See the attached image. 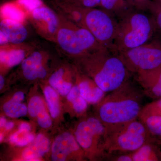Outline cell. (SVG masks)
<instances>
[{"instance_id":"52a82bcc","label":"cell","mask_w":161,"mask_h":161,"mask_svg":"<svg viewBox=\"0 0 161 161\" xmlns=\"http://www.w3.org/2000/svg\"><path fill=\"white\" fill-rule=\"evenodd\" d=\"M130 73L137 77L157 74L161 70V40L157 39L119 53Z\"/></svg>"},{"instance_id":"836d02e7","label":"cell","mask_w":161,"mask_h":161,"mask_svg":"<svg viewBox=\"0 0 161 161\" xmlns=\"http://www.w3.org/2000/svg\"><path fill=\"white\" fill-rule=\"evenodd\" d=\"M18 129L20 130H24V131H32V127L31 125L29 123L26 122H23L20 123L18 126Z\"/></svg>"},{"instance_id":"5bb4252c","label":"cell","mask_w":161,"mask_h":161,"mask_svg":"<svg viewBox=\"0 0 161 161\" xmlns=\"http://www.w3.org/2000/svg\"><path fill=\"white\" fill-rule=\"evenodd\" d=\"M1 75L5 76L13 68L20 65L25 58L35 50L30 43H8L0 46Z\"/></svg>"},{"instance_id":"e575fe53","label":"cell","mask_w":161,"mask_h":161,"mask_svg":"<svg viewBox=\"0 0 161 161\" xmlns=\"http://www.w3.org/2000/svg\"><path fill=\"white\" fill-rule=\"evenodd\" d=\"M6 86V79H5L4 75H0V91L2 92L5 88Z\"/></svg>"},{"instance_id":"8d00e7d4","label":"cell","mask_w":161,"mask_h":161,"mask_svg":"<svg viewBox=\"0 0 161 161\" xmlns=\"http://www.w3.org/2000/svg\"><path fill=\"white\" fill-rule=\"evenodd\" d=\"M154 1H157V2H160L161 0H154Z\"/></svg>"},{"instance_id":"277c9868","label":"cell","mask_w":161,"mask_h":161,"mask_svg":"<svg viewBox=\"0 0 161 161\" xmlns=\"http://www.w3.org/2000/svg\"><path fill=\"white\" fill-rule=\"evenodd\" d=\"M58 16L60 26L56 43L66 57L74 60L95 52L108 49L96 40L88 30Z\"/></svg>"},{"instance_id":"9a60e30c","label":"cell","mask_w":161,"mask_h":161,"mask_svg":"<svg viewBox=\"0 0 161 161\" xmlns=\"http://www.w3.org/2000/svg\"><path fill=\"white\" fill-rule=\"evenodd\" d=\"M47 109L53 122V131L54 133L59 130L64 120L65 114L63 97L44 80L39 82Z\"/></svg>"},{"instance_id":"4dcf8cb0","label":"cell","mask_w":161,"mask_h":161,"mask_svg":"<svg viewBox=\"0 0 161 161\" xmlns=\"http://www.w3.org/2000/svg\"><path fill=\"white\" fill-rule=\"evenodd\" d=\"M78 6L86 9L95 8L100 6L101 0H72Z\"/></svg>"},{"instance_id":"44dd1931","label":"cell","mask_w":161,"mask_h":161,"mask_svg":"<svg viewBox=\"0 0 161 161\" xmlns=\"http://www.w3.org/2000/svg\"><path fill=\"white\" fill-rule=\"evenodd\" d=\"M39 83H35L27 94V115L34 122L49 112L43 93L39 92Z\"/></svg>"},{"instance_id":"5b68a950","label":"cell","mask_w":161,"mask_h":161,"mask_svg":"<svg viewBox=\"0 0 161 161\" xmlns=\"http://www.w3.org/2000/svg\"><path fill=\"white\" fill-rule=\"evenodd\" d=\"M106 130L105 151L107 155L115 152H134L153 138L139 119Z\"/></svg>"},{"instance_id":"d590c367","label":"cell","mask_w":161,"mask_h":161,"mask_svg":"<svg viewBox=\"0 0 161 161\" xmlns=\"http://www.w3.org/2000/svg\"><path fill=\"white\" fill-rule=\"evenodd\" d=\"M7 121V119L5 117V115H3L2 116L1 115V118H0V127H1V129L3 128Z\"/></svg>"},{"instance_id":"cb8c5ba5","label":"cell","mask_w":161,"mask_h":161,"mask_svg":"<svg viewBox=\"0 0 161 161\" xmlns=\"http://www.w3.org/2000/svg\"><path fill=\"white\" fill-rule=\"evenodd\" d=\"M100 6L112 15L119 18L133 8L128 0H101Z\"/></svg>"},{"instance_id":"1f68e13d","label":"cell","mask_w":161,"mask_h":161,"mask_svg":"<svg viewBox=\"0 0 161 161\" xmlns=\"http://www.w3.org/2000/svg\"><path fill=\"white\" fill-rule=\"evenodd\" d=\"M133 7L140 10L149 9L152 1L151 0H128Z\"/></svg>"},{"instance_id":"ba28073f","label":"cell","mask_w":161,"mask_h":161,"mask_svg":"<svg viewBox=\"0 0 161 161\" xmlns=\"http://www.w3.org/2000/svg\"><path fill=\"white\" fill-rule=\"evenodd\" d=\"M113 16L104 9L93 8L85 9L83 17L84 27L104 47L112 51L117 26Z\"/></svg>"},{"instance_id":"603a6c76","label":"cell","mask_w":161,"mask_h":161,"mask_svg":"<svg viewBox=\"0 0 161 161\" xmlns=\"http://www.w3.org/2000/svg\"><path fill=\"white\" fill-rule=\"evenodd\" d=\"M27 17V13L16 1L8 2L1 6V19H7L24 23Z\"/></svg>"},{"instance_id":"d6a6232c","label":"cell","mask_w":161,"mask_h":161,"mask_svg":"<svg viewBox=\"0 0 161 161\" xmlns=\"http://www.w3.org/2000/svg\"><path fill=\"white\" fill-rule=\"evenodd\" d=\"M111 160L115 161H133L131 153H125L112 158Z\"/></svg>"},{"instance_id":"30bf717a","label":"cell","mask_w":161,"mask_h":161,"mask_svg":"<svg viewBox=\"0 0 161 161\" xmlns=\"http://www.w3.org/2000/svg\"><path fill=\"white\" fill-rule=\"evenodd\" d=\"M49 157L53 161L88 160L72 130L58 132L52 141Z\"/></svg>"},{"instance_id":"7c38bea8","label":"cell","mask_w":161,"mask_h":161,"mask_svg":"<svg viewBox=\"0 0 161 161\" xmlns=\"http://www.w3.org/2000/svg\"><path fill=\"white\" fill-rule=\"evenodd\" d=\"M76 72V67L73 63L53 61L49 75L44 81L64 97L75 84Z\"/></svg>"},{"instance_id":"83f0119b","label":"cell","mask_w":161,"mask_h":161,"mask_svg":"<svg viewBox=\"0 0 161 161\" xmlns=\"http://www.w3.org/2000/svg\"><path fill=\"white\" fill-rule=\"evenodd\" d=\"M149 9L153 15V19L155 24L156 31L161 33V1L151 2Z\"/></svg>"},{"instance_id":"8992f818","label":"cell","mask_w":161,"mask_h":161,"mask_svg":"<svg viewBox=\"0 0 161 161\" xmlns=\"http://www.w3.org/2000/svg\"><path fill=\"white\" fill-rule=\"evenodd\" d=\"M72 131L88 160L98 161L106 156L105 151L106 130L95 115L87 114L79 118Z\"/></svg>"},{"instance_id":"f546056e","label":"cell","mask_w":161,"mask_h":161,"mask_svg":"<svg viewBox=\"0 0 161 161\" xmlns=\"http://www.w3.org/2000/svg\"><path fill=\"white\" fill-rule=\"evenodd\" d=\"M16 1L26 11L27 14L43 4L42 0H16Z\"/></svg>"},{"instance_id":"4fadbf2b","label":"cell","mask_w":161,"mask_h":161,"mask_svg":"<svg viewBox=\"0 0 161 161\" xmlns=\"http://www.w3.org/2000/svg\"><path fill=\"white\" fill-rule=\"evenodd\" d=\"M52 141L45 132H39L34 140L26 147H15L8 153L13 161H42L50 152Z\"/></svg>"},{"instance_id":"9c48e42d","label":"cell","mask_w":161,"mask_h":161,"mask_svg":"<svg viewBox=\"0 0 161 161\" xmlns=\"http://www.w3.org/2000/svg\"><path fill=\"white\" fill-rule=\"evenodd\" d=\"M51 58L48 52L35 50L20 64L18 78L26 83L34 84L46 80L53 63Z\"/></svg>"},{"instance_id":"484cf974","label":"cell","mask_w":161,"mask_h":161,"mask_svg":"<svg viewBox=\"0 0 161 161\" xmlns=\"http://www.w3.org/2000/svg\"><path fill=\"white\" fill-rule=\"evenodd\" d=\"M140 84L144 89L145 95L158 99L161 98V70L158 75Z\"/></svg>"},{"instance_id":"8fae6325","label":"cell","mask_w":161,"mask_h":161,"mask_svg":"<svg viewBox=\"0 0 161 161\" xmlns=\"http://www.w3.org/2000/svg\"><path fill=\"white\" fill-rule=\"evenodd\" d=\"M27 19L40 36L56 43L60 19L54 10L43 3L28 14Z\"/></svg>"},{"instance_id":"7402d4cb","label":"cell","mask_w":161,"mask_h":161,"mask_svg":"<svg viewBox=\"0 0 161 161\" xmlns=\"http://www.w3.org/2000/svg\"><path fill=\"white\" fill-rule=\"evenodd\" d=\"M131 154L133 161H161V153L153 138Z\"/></svg>"},{"instance_id":"3957f363","label":"cell","mask_w":161,"mask_h":161,"mask_svg":"<svg viewBox=\"0 0 161 161\" xmlns=\"http://www.w3.org/2000/svg\"><path fill=\"white\" fill-rule=\"evenodd\" d=\"M156 31L153 18L132 9L117 22L113 51L121 53L146 44Z\"/></svg>"},{"instance_id":"ac0fdd59","label":"cell","mask_w":161,"mask_h":161,"mask_svg":"<svg viewBox=\"0 0 161 161\" xmlns=\"http://www.w3.org/2000/svg\"><path fill=\"white\" fill-rule=\"evenodd\" d=\"M75 83L78 86L80 95L89 104H96L106 95V92L102 90L94 80L81 74L77 69Z\"/></svg>"},{"instance_id":"f1b7e54d","label":"cell","mask_w":161,"mask_h":161,"mask_svg":"<svg viewBox=\"0 0 161 161\" xmlns=\"http://www.w3.org/2000/svg\"><path fill=\"white\" fill-rule=\"evenodd\" d=\"M161 115V98L143 107L140 115Z\"/></svg>"},{"instance_id":"6da1fadb","label":"cell","mask_w":161,"mask_h":161,"mask_svg":"<svg viewBox=\"0 0 161 161\" xmlns=\"http://www.w3.org/2000/svg\"><path fill=\"white\" fill-rule=\"evenodd\" d=\"M112 51L103 50L73 60L78 71L92 79L106 93L129 81L131 74L119 55Z\"/></svg>"},{"instance_id":"4316f807","label":"cell","mask_w":161,"mask_h":161,"mask_svg":"<svg viewBox=\"0 0 161 161\" xmlns=\"http://www.w3.org/2000/svg\"><path fill=\"white\" fill-rule=\"evenodd\" d=\"M152 136L161 137V115H140L138 117Z\"/></svg>"},{"instance_id":"7a4b0ae2","label":"cell","mask_w":161,"mask_h":161,"mask_svg":"<svg viewBox=\"0 0 161 161\" xmlns=\"http://www.w3.org/2000/svg\"><path fill=\"white\" fill-rule=\"evenodd\" d=\"M142 93L128 81L95 105L94 115L109 130L138 119L143 107Z\"/></svg>"},{"instance_id":"d4e9b609","label":"cell","mask_w":161,"mask_h":161,"mask_svg":"<svg viewBox=\"0 0 161 161\" xmlns=\"http://www.w3.org/2000/svg\"><path fill=\"white\" fill-rule=\"evenodd\" d=\"M36 135L32 131H24L17 129L12 132L8 138L9 143L13 147H26L34 140Z\"/></svg>"},{"instance_id":"ffe728a7","label":"cell","mask_w":161,"mask_h":161,"mask_svg":"<svg viewBox=\"0 0 161 161\" xmlns=\"http://www.w3.org/2000/svg\"><path fill=\"white\" fill-rule=\"evenodd\" d=\"M0 33L6 38L9 43L20 44L24 43L28 36L24 23L3 19L0 23Z\"/></svg>"},{"instance_id":"d6986e66","label":"cell","mask_w":161,"mask_h":161,"mask_svg":"<svg viewBox=\"0 0 161 161\" xmlns=\"http://www.w3.org/2000/svg\"><path fill=\"white\" fill-rule=\"evenodd\" d=\"M63 99L65 113L70 117L79 119L87 114L89 103L80 95L76 83Z\"/></svg>"},{"instance_id":"2e32d148","label":"cell","mask_w":161,"mask_h":161,"mask_svg":"<svg viewBox=\"0 0 161 161\" xmlns=\"http://www.w3.org/2000/svg\"><path fill=\"white\" fill-rule=\"evenodd\" d=\"M27 94L26 90H13L1 100V111L4 115L11 118H19L28 114L27 104L24 103Z\"/></svg>"},{"instance_id":"e0dca14e","label":"cell","mask_w":161,"mask_h":161,"mask_svg":"<svg viewBox=\"0 0 161 161\" xmlns=\"http://www.w3.org/2000/svg\"><path fill=\"white\" fill-rule=\"evenodd\" d=\"M57 14L66 18L78 26L84 27L83 17L86 8L78 6L72 0H47Z\"/></svg>"}]
</instances>
